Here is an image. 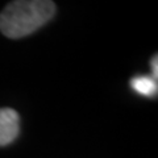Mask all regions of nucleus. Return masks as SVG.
I'll return each mask as SVG.
<instances>
[{
    "mask_svg": "<svg viewBox=\"0 0 158 158\" xmlns=\"http://www.w3.org/2000/svg\"><path fill=\"white\" fill-rule=\"evenodd\" d=\"M131 87L140 95L144 96H156L157 95V81L152 77L138 75L131 79Z\"/></svg>",
    "mask_w": 158,
    "mask_h": 158,
    "instance_id": "obj_3",
    "label": "nucleus"
},
{
    "mask_svg": "<svg viewBox=\"0 0 158 158\" xmlns=\"http://www.w3.org/2000/svg\"><path fill=\"white\" fill-rule=\"evenodd\" d=\"M19 113L12 108H0V146L16 140L20 131Z\"/></svg>",
    "mask_w": 158,
    "mask_h": 158,
    "instance_id": "obj_2",
    "label": "nucleus"
},
{
    "mask_svg": "<svg viewBox=\"0 0 158 158\" xmlns=\"http://www.w3.org/2000/svg\"><path fill=\"white\" fill-rule=\"evenodd\" d=\"M56 4L50 0H16L0 13V32L9 38L32 34L52 20Z\"/></svg>",
    "mask_w": 158,
    "mask_h": 158,
    "instance_id": "obj_1",
    "label": "nucleus"
},
{
    "mask_svg": "<svg viewBox=\"0 0 158 158\" xmlns=\"http://www.w3.org/2000/svg\"><path fill=\"white\" fill-rule=\"evenodd\" d=\"M150 66H152V78H154L156 81H157V78H158V57L154 56L152 58V62H150Z\"/></svg>",
    "mask_w": 158,
    "mask_h": 158,
    "instance_id": "obj_4",
    "label": "nucleus"
}]
</instances>
